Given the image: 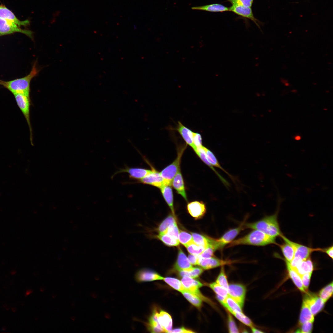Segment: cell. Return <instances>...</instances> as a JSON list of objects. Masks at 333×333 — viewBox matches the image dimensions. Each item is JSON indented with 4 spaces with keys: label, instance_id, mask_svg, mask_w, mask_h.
I'll list each match as a JSON object with an SVG mask.
<instances>
[{
    "label": "cell",
    "instance_id": "6da1fadb",
    "mask_svg": "<svg viewBox=\"0 0 333 333\" xmlns=\"http://www.w3.org/2000/svg\"><path fill=\"white\" fill-rule=\"evenodd\" d=\"M36 62H35L31 72L26 76L8 81L0 80V85L8 89L14 95L20 94L29 96L31 81L39 71L36 67Z\"/></svg>",
    "mask_w": 333,
    "mask_h": 333
},
{
    "label": "cell",
    "instance_id": "f546056e",
    "mask_svg": "<svg viewBox=\"0 0 333 333\" xmlns=\"http://www.w3.org/2000/svg\"><path fill=\"white\" fill-rule=\"evenodd\" d=\"M285 243L282 245L277 244L280 248L285 258V260L290 262L294 257V251L292 245L289 243L284 241Z\"/></svg>",
    "mask_w": 333,
    "mask_h": 333
},
{
    "label": "cell",
    "instance_id": "7bdbcfd3",
    "mask_svg": "<svg viewBox=\"0 0 333 333\" xmlns=\"http://www.w3.org/2000/svg\"><path fill=\"white\" fill-rule=\"evenodd\" d=\"M216 281L217 283L227 290L228 291L229 285L224 267H221L220 273Z\"/></svg>",
    "mask_w": 333,
    "mask_h": 333
},
{
    "label": "cell",
    "instance_id": "8fae6325",
    "mask_svg": "<svg viewBox=\"0 0 333 333\" xmlns=\"http://www.w3.org/2000/svg\"><path fill=\"white\" fill-rule=\"evenodd\" d=\"M181 281L185 289L195 294L202 300L208 301L207 298L202 295L199 289L203 286L202 283L193 278L187 276L183 277Z\"/></svg>",
    "mask_w": 333,
    "mask_h": 333
},
{
    "label": "cell",
    "instance_id": "f35d334b",
    "mask_svg": "<svg viewBox=\"0 0 333 333\" xmlns=\"http://www.w3.org/2000/svg\"><path fill=\"white\" fill-rule=\"evenodd\" d=\"M185 247L190 254L196 255H200L206 248L196 244L194 241L189 243Z\"/></svg>",
    "mask_w": 333,
    "mask_h": 333
},
{
    "label": "cell",
    "instance_id": "8d00e7d4",
    "mask_svg": "<svg viewBox=\"0 0 333 333\" xmlns=\"http://www.w3.org/2000/svg\"><path fill=\"white\" fill-rule=\"evenodd\" d=\"M332 294L333 283L332 282L320 290L319 296L325 303L332 296Z\"/></svg>",
    "mask_w": 333,
    "mask_h": 333
},
{
    "label": "cell",
    "instance_id": "8992f818",
    "mask_svg": "<svg viewBox=\"0 0 333 333\" xmlns=\"http://www.w3.org/2000/svg\"><path fill=\"white\" fill-rule=\"evenodd\" d=\"M15 33L24 34L33 39V32L30 30L21 28L15 23L0 18V36Z\"/></svg>",
    "mask_w": 333,
    "mask_h": 333
},
{
    "label": "cell",
    "instance_id": "ab89813d",
    "mask_svg": "<svg viewBox=\"0 0 333 333\" xmlns=\"http://www.w3.org/2000/svg\"><path fill=\"white\" fill-rule=\"evenodd\" d=\"M178 240L185 246L193 241L192 235L188 232L180 230L179 231Z\"/></svg>",
    "mask_w": 333,
    "mask_h": 333
},
{
    "label": "cell",
    "instance_id": "3957f363",
    "mask_svg": "<svg viewBox=\"0 0 333 333\" xmlns=\"http://www.w3.org/2000/svg\"><path fill=\"white\" fill-rule=\"evenodd\" d=\"M272 244H277L275 237L270 236L259 230L254 229L246 236L232 241L228 247L240 245L265 246Z\"/></svg>",
    "mask_w": 333,
    "mask_h": 333
},
{
    "label": "cell",
    "instance_id": "9f6ffc18",
    "mask_svg": "<svg viewBox=\"0 0 333 333\" xmlns=\"http://www.w3.org/2000/svg\"><path fill=\"white\" fill-rule=\"evenodd\" d=\"M33 292V290L31 289L27 290L26 291L25 293V296H27L32 294Z\"/></svg>",
    "mask_w": 333,
    "mask_h": 333
},
{
    "label": "cell",
    "instance_id": "db71d44e",
    "mask_svg": "<svg viewBox=\"0 0 333 333\" xmlns=\"http://www.w3.org/2000/svg\"><path fill=\"white\" fill-rule=\"evenodd\" d=\"M195 332L191 330L186 329L183 327L178 328L171 330L169 331L168 333H194Z\"/></svg>",
    "mask_w": 333,
    "mask_h": 333
},
{
    "label": "cell",
    "instance_id": "d4e9b609",
    "mask_svg": "<svg viewBox=\"0 0 333 333\" xmlns=\"http://www.w3.org/2000/svg\"><path fill=\"white\" fill-rule=\"evenodd\" d=\"M171 186L163 185L160 189L165 201L171 209L172 214L175 216L173 206V197Z\"/></svg>",
    "mask_w": 333,
    "mask_h": 333
},
{
    "label": "cell",
    "instance_id": "d6986e66",
    "mask_svg": "<svg viewBox=\"0 0 333 333\" xmlns=\"http://www.w3.org/2000/svg\"><path fill=\"white\" fill-rule=\"evenodd\" d=\"M178 252L177 259L174 266V269L179 271L191 269L192 266L186 255L179 247L178 248Z\"/></svg>",
    "mask_w": 333,
    "mask_h": 333
},
{
    "label": "cell",
    "instance_id": "b9f144b4",
    "mask_svg": "<svg viewBox=\"0 0 333 333\" xmlns=\"http://www.w3.org/2000/svg\"><path fill=\"white\" fill-rule=\"evenodd\" d=\"M209 287L218 295L224 298L228 295L227 290L218 284L216 282H214L209 284Z\"/></svg>",
    "mask_w": 333,
    "mask_h": 333
},
{
    "label": "cell",
    "instance_id": "1f68e13d",
    "mask_svg": "<svg viewBox=\"0 0 333 333\" xmlns=\"http://www.w3.org/2000/svg\"><path fill=\"white\" fill-rule=\"evenodd\" d=\"M181 292L186 299L194 306L198 308L201 307L202 301L199 297L185 289Z\"/></svg>",
    "mask_w": 333,
    "mask_h": 333
},
{
    "label": "cell",
    "instance_id": "f1b7e54d",
    "mask_svg": "<svg viewBox=\"0 0 333 333\" xmlns=\"http://www.w3.org/2000/svg\"><path fill=\"white\" fill-rule=\"evenodd\" d=\"M193 10H198L212 12H222L229 11V8L222 5L213 4L204 6H194L191 8Z\"/></svg>",
    "mask_w": 333,
    "mask_h": 333
},
{
    "label": "cell",
    "instance_id": "11a10c76",
    "mask_svg": "<svg viewBox=\"0 0 333 333\" xmlns=\"http://www.w3.org/2000/svg\"><path fill=\"white\" fill-rule=\"evenodd\" d=\"M322 252L325 253L329 257H331L332 259H333V248L332 245L327 248L322 249Z\"/></svg>",
    "mask_w": 333,
    "mask_h": 333
},
{
    "label": "cell",
    "instance_id": "484cf974",
    "mask_svg": "<svg viewBox=\"0 0 333 333\" xmlns=\"http://www.w3.org/2000/svg\"><path fill=\"white\" fill-rule=\"evenodd\" d=\"M294 269L300 277L306 273H312L314 269L313 263L309 257L306 260L302 261Z\"/></svg>",
    "mask_w": 333,
    "mask_h": 333
},
{
    "label": "cell",
    "instance_id": "52a82bcc",
    "mask_svg": "<svg viewBox=\"0 0 333 333\" xmlns=\"http://www.w3.org/2000/svg\"><path fill=\"white\" fill-rule=\"evenodd\" d=\"M285 241L290 245L293 247L294 251V257L302 260H305L310 257L311 253L314 251H322V249L313 248L309 247L297 243L290 241L282 234L280 236Z\"/></svg>",
    "mask_w": 333,
    "mask_h": 333
},
{
    "label": "cell",
    "instance_id": "ee69618b",
    "mask_svg": "<svg viewBox=\"0 0 333 333\" xmlns=\"http://www.w3.org/2000/svg\"><path fill=\"white\" fill-rule=\"evenodd\" d=\"M237 319L245 325L250 327L253 326V324L250 319L245 315L242 312L237 311L230 312Z\"/></svg>",
    "mask_w": 333,
    "mask_h": 333
},
{
    "label": "cell",
    "instance_id": "83f0119b",
    "mask_svg": "<svg viewBox=\"0 0 333 333\" xmlns=\"http://www.w3.org/2000/svg\"><path fill=\"white\" fill-rule=\"evenodd\" d=\"M195 151L202 161L215 172L223 183L227 186H228V183L215 169L213 166L208 161L206 157L205 151L204 148V146H202L200 147L197 148L196 149Z\"/></svg>",
    "mask_w": 333,
    "mask_h": 333
},
{
    "label": "cell",
    "instance_id": "4316f807",
    "mask_svg": "<svg viewBox=\"0 0 333 333\" xmlns=\"http://www.w3.org/2000/svg\"><path fill=\"white\" fill-rule=\"evenodd\" d=\"M314 319V316L312 314L308 305L303 300L300 315L299 324L301 325L307 321L313 322Z\"/></svg>",
    "mask_w": 333,
    "mask_h": 333
},
{
    "label": "cell",
    "instance_id": "f6af8a7d",
    "mask_svg": "<svg viewBox=\"0 0 333 333\" xmlns=\"http://www.w3.org/2000/svg\"><path fill=\"white\" fill-rule=\"evenodd\" d=\"M216 250V249L213 245L208 243L207 247L199 256L200 257L202 258H206L213 257L214 252Z\"/></svg>",
    "mask_w": 333,
    "mask_h": 333
},
{
    "label": "cell",
    "instance_id": "44dd1931",
    "mask_svg": "<svg viewBox=\"0 0 333 333\" xmlns=\"http://www.w3.org/2000/svg\"><path fill=\"white\" fill-rule=\"evenodd\" d=\"M228 8L229 11L250 19L258 25L257 22V20L254 17L251 7H246L240 5H232Z\"/></svg>",
    "mask_w": 333,
    "mask_h": 333
},
{
    "label": "cell",
    "instance_id": "2e32d148",
    "mask_svg": "<svg viewBox=\"0 0 333 333\" xmlns=\"http://www.w3.org/2000/svg\"><path fill=\"white\" fill-rule=\"evenodd\" d=\"M135 278L136 281L138 282L163 280L164 278L156 272L147 269L139 270L136 273Z\"/></svg>",
    "mask_w": 333,
    "mask_h": 333
},
{
    "label": "cell",
    "instance_id": "60d3db41",
    "mask_svg": "<svg viewBox=\"0 0 333 333\" xmlns=\"http://www.w3.org/2000/svg\"><path fill=\"white\" fill-rule=\"evenodd\" d=\"M193 241L196 244L206 248L208 245V240L205 236L198 233L191 232Z\"/></svg>",
    "mask_w": 333,
    "mask_h": 333
},
{
    "label": "cell",
    "instance_id": "9c48e42d",
    "mask_svg": "<svg viewBox=\"0 0 333 333\" xmlns=\"http://www.w3.org/2000/svg\"><path fill=\"white\" fill-rule=\"evenodd\" d=\"M244 224L245 221L238 227L229 230L220 238L215 239V242L217 249H222L226 245L232 242L240 232L245 228Z\"/></svg>",
    "mask_w": 333,
    "mask_h": 333
},
{
    "label": "cell",
    "instance_id": "6f0895ef",
    "mask_svg": "<svg viewBox=\"0 0 333 333\" xmlns=\"http://www.w3.org/2000/svg\"><path fill=\"white\" fill-rule=\"evenodd\" d=\"M252 331L253 333H262L263 332L253 327H251Z\"/></svg>",
    "mask_w": 333,
    "mask_h": 333
},
{
    "label": "cell",
    "instance_id": "ba28073f",
    "mask_svg": "<svg viewBox=\"0 0 333 333\" xmlns=\"http://www.w3.org/2000/svg\"><path fill=\"white\" fill-rule=\"evenodd\" d=\"M145 160L150 166L151 171L143 178L134 183L148 184L160 188L163 185V178L160 173L155 170L146 160L145 159Z\"/></svg>",
    "mask_w": 333,
    "mask_h": 333
},
{
    "label": "cell",
    "instance_id": "7dc6e473",
    "mask_svg": "<svg viewBox=\"0 0 333 333\" xmlns=\"http://www.w3.org/2000/svg\"><path fill=\"white\" fill-rule=\"evenodd\" d=\"M313 322L307 321L301 325V327L297 330L296 332L308 333L311 332L313 327Z\"/></svg>",
    "mask_w": 333,
    "mask_h": 333
},
{
    "label": "cell",
    "instance_id": "7c38bea8",
    "mask_svg": "<svg viewBox=\"0 0 333 333\" xmlns=\"http://www.w3.org/2000/svg\"><path fill=\"white\" fill-rule=\"evenodd\" d=\"M303 300L307 304L314 316L323 309L325 303L319 296L310 294L306 295Z\"/></svg>",
    "mask_w": 333,
    "mask_h": 333
},
{
    "label": "cell",
    "instance_id": "603a6c76",
    "mask_svg": "<svg viewBox=\"0 0 333 333\" xmlns=\"http://www.w3.org/2000/svg\"><path fill=\"white\" fill-rule=\"evenodd\" d=\"M158 323L165 330L166 332L171 330L172 326V318L167 312L161 310L158 312Z\"/></svg>",
    "mask_w": 333,
    "mask_h": 333
},
{
    "label": "cell",
    "instance_id": "836d02e7",
    "mask_svg": "<svg viewBox=\"0 0 333 333\" xmlns=\"http://www.w3.org/2000/svg\"><path fill=\"white\" fill-rule=\"evenodd\" d=\"M176 222L175 216L173 214L169 215L159 225L158 231L159 234L164 233L172 224Z\"/></svg>",
    "mask_w": 333,
    "mask_h": 333
},
{
    "label": "cell",
    "instance_id": "e575fe53",
    "mask_svg": "<svg viewBox=\"0 0 333 333\" xmlns=\"http://www.w3.org/2000/svg\"><path fill=\"white\" fill-rule=\"evenodd\" d=\"M156 237L168 246H177L179 245V242L178 240L166 234H159L156 236Z\"/></svg>",
    "mask_w": 333,
    "mask_h": 333
},
{
    "label": "cell",
    "instance_id": "cb8c5ba5",
    "mask_svg": "<svg viewBox=\"0 0 333 333\" xmlns=\"http://www.w3.org/2000/svg\"><path fill=\"white\" fill-rule=\"evenodd\" d=\"M289 275L294 283L301 291L306 293L302 283L301 277L294 269L291 267L290 263L285 259Z\"/></svg>",
    "mask_w": 333,
    "mask_h": 333
},
{
    "label": "cell",
    "instance_id": "681fc988",
    "mask_svg": "<svg viewBox=\"0 0 333 333\" xmlns=\"http://www.w3.org/2000/svg\"><path fill=\"white\" fill-rule=\"evenodd\" d=\"M228 329L230 333L239 332L235 323L232 316L230 314H228Z\"/></svg>",
    "mask_w": 333,
    "mask_h": 333
},
{
    "label": "cell",
    "instance_id": "ac0fdd59",
    "mask_svg": "<svg viewBox=\"0 0 333 333\" xmlns=\"http://www.w3.org/2000/svg\"><path fill=\"white\" fill-rule=\"evenodd\" d=\"M176 129L186 143L190 146L195 151L197 147L194 145L193 142V132L179 121Z\"/></svg>",
    "mask_w": 333,
    "mask_h": 333
},
{
    "label": "cell",
    "instance_id": "c3c4849f",
    "mask_svg": "<svg viewBox=\"0 0 333 333\" xmlns=\"http://www.w3.org/2000/svg\"><path fill=\"white\" fill-rule=\"evenodd\" d=\"M253 0H228L232 5H240L248 7H251Z\"/></svg>",
    "mask_w": 333,
    "mask_h": 333
},
{
    "label": "cell",
    "instance_id": "f5cc1de1",
    "mask_svg": "<svg viewBox=\"0 0 333 333\" xmlns=\"http://www.w3.org/2000/svg\"><path fill=\"white\" fill-rule=\"evenodd\" d=\"M188 259L190 263L193 265H198L199 255L190 254L188 255Z\"/></svg>",
    "mask_w": 333,
    "mask_h": 333
},
{
    "label": "cell",
    "instance_id": "d6a6232c",
    "mask_svg": "<svg viewBox=\"0 0 333 333\" xmlns=\"http://www.w3.org/2000/svg\"><path fill=\"white\" fill-rule=\"evenodd\" d=\"M179 276L181 277L187 276L193 278L198 277L203 272V269L200 267H192L188 270H181L178 271Z\"/></svg>",
    "mask_w": 333,
    "mask_h": 333
},
{
    "label": "cell",
    "instance_id": "ffe728a7",
    "mask_svg": "<svg viewBox=\"0 0 333 333\" xmlns=\"http://www.w3.org/2000/svg\"><path fill=\"white\" fill-rule=\"evenodd\" d=\"M158 311L154 309L148 319L146 326L148 330L152 333L166 332L165 330L160 325L158 320Z\"/></svg>",
    "mask_w": 333,
    "mask_h": 333
},
{
    "label": "cell",
    "instance_id": "9a60e30c",
    "mask_svg": "<svg viewBox=\"0 0 333 333\" xmlns=\"http://www.w3.org/2000/svg\"><path fill=\"white\" fill-rule=\"evenodd\" d=\"M0 18L13 22L20 27H26L30 24L29 20H20L12 11L2 4H0Z\"/></svg>",
    "mask_w": 333,
    "mask_h": 333
},
{
    "label": "cell",
    "instance_id": "680465c9",
    "mask_svg": "<svg viewBox=\"0 0 333 333\" xmlns=\"http://www.w3.org/2000/svg\"><path fill=\"white\" fill-rule=\"evenodd\" d=\"M301 138V137L300 136L298 135L296 136L294 138V139L296 140H300Z\"/></svg>",
    "mask_w": 333,
    "mask_h": 333
},
{
    "label": "cell",
    "instance_id": "816d5d0a",
    "mask_svg": "<svg viewBox=\"0 0 333 333\" xmlns=\"http://www.w3.org/2000/svg\"><path fill=\"white\" fill-rule=\"evenodd\" d=\"M193 142L194 145L197 147H201L202 138L200 134L193 132Z\"/></svg>",
    "mask_w": 333,
    "mask_h": 333
},
{
    "label": "cell",
    "instance_id": "4dcf8cb0",
    "mask_svg": "<svg viewBox=\"0 0 333 333\" xmlns=\"http://www.w3.org/2000/svg\"><path fill=\"white\" fill-rule=\"evenodd\" d=\"M221 303L230 312L232 311L242 312V307L228 295Z\"/></svg>",
    "mask_w": 333,
    "mask_h": 333
},
{
    "label": "cell",
    "instance_id": "4fadbf2b",
    "mask_svg": "<svg viewBox=\"0 0 333 333\" xmlns=\"http://www.w3.org/2000/svg\"><path fill=\"white\" fill-rule=\"evenodd\" d=\"M198 265L204 269H208L226 264H231L233 261L230 260H223L212 257L208 258H202L199 256Z\"/></svg>",
    "mask_w": 333,
    "mask_h": 333
},
{
    "label": "cell",
    "instance_id": "f907efd6",
    "mask_svg": "<svg viewBox=\"0 0 333 333\" xmlns=\"http://www.w3.org/2000/svg\"><path fill=\"white\" fill-rule=\"evenodd\" d=\"M312 273H305L301 276L303 286L307 292L308 289Z\"/></svg>",
    "mask_w": 333,
    "mask_h": 333
},
{
    "label": "cell",
    "instance_id": "277c9868",
    "mask_svg": "<svg viewBox=\"0 0 333 333\" xmlns=\"http://www.w3.org/2000/svg\"><path fill=\"white\" fill-rule=\"evenodd\" d=\"M185 148L184 146L181 148L178 151L175 159L160 172L163 179V185L171 186L172 179L180 170L181 160Z\"/></svg>",
    "mask_w": 333,
    "mask_h": 333
},
{
    "label": "cell",
    "instance_id": "74e56055",
    "mask_svg": "<svg viewBox=\"0 0 333 333\" xmlns=\"http://www.w3.org/2000/svg\"><path fill=\"white\" fill-rule=\"evenodd\" d=\"M204 148L205 151L207 158L211 164L212 166H214L220 168L228 174L230 176H231L221 166L213 153L205 147L204 146Z\"/></svg>",
    "mask_w": 333,
    "mask_h": 333
},
{
    "label": "cell",
    "instance_id": "7402d4cb",
    "mask_svg": "<svg viewBox=\"0 0 333 333\" xmlns=\"http://www.w3.org/2000/svg\"><path fill=\"white\" fill-rule=\"evenodd\" d=\"M171 185L176 190L177 193L180 195L187 201V200L184 181L180 170L172 179Z\"/></svg>",
    "mask_w": 333,
    "mask_h": 333
},
{
    "label": "cell",
    "instance_id": "5b68a950",
    "mask_svg": "<svg viewBox=\"0 0 333 333\" xmlns=\"http://www.w3.org/2000/svg\"><path fill=\"white\" fill-rule=\"evenodd\" d=\"M14 96L17 104L24 115L27 123L30 130V141L31 145H33L32 129L30 120V96L20 94H14Z\"/></svg>",
    "mask_w": 333,
    "mask_h": 333
},
{
    "label": "cell",
    "instance_id": "7a4b0ae2",
    "mask_svg": "<svg viewBox=\"0 0 333 333\" xmlns=\"http://www.w3.org/2000/svg\"><path fill=\"white\" fill-rule=\"evenodd\" d=\"M277 212L275 214L267 216L257 222L245 224V228L257 230L270 236L275 237L282 233L277 220Z\"/></svg>",
    "mask_w": 333,
    "mask_h": 333
},
{
    "label": "cell",
    "instance_id": "5bb4252c",
    "mask_svg": "<svg viewBox=\"0 0 333 333\" xmlns=\"http://www.w3.org/2000/svg\"><path fill=\"white\" fill-rule=\"evenodd\" d=\"M151 171V170L141 167H132L126 166L124 168L120 169L115 172L113 176L119 173H126L128 174L130 179L136 180L137 181L143 178Z\"/></svg>",
    "mask_w": 333,
    "mask_h": 333
},
{
    "label": "cell",
    "instance_id": "e0dca14e",
    "mask_svg": "<svg viewBox=\"0 0 333 333\" xmlns=\"http://www.w3.org/2000/svg\"><path fill=\"white\" fill-rule=\"evenodd\" d=\"M188 212L196 219L202 217L206 212V207L202 201H194L189 203L187 206Z\"/></svg>",
    "mask_w": 333,
    "mask_h": 333
},
{
    "label": "cell",
    "instance_id": "30bf717a",
    "mask_svg": "<svg viewBox=\"0 0 333 333\" xmlns=\"http://www.w3.org/2000/svg\"><path fill=\"white\" fill-rule=\"evenodd\" d=\"M228 295L242 307L244 305L246 289L239 284H231L228 286Z\"/></svg>",
    "mask_w": 333,
    "mask_h": 333
},
{
    "label": "cell",
    "instance_id": "bcb514c9",
    "mask_svg": "<svg viewBox=\"0 0 333 333\" xmlns=\"http://www.w3.org/2000/svg\"><path fill=\"white\" fill-rule=\"evenodd\" d=\"M179 233V230L176 222L171 225L164 233L178 240Z\"/></svg>",
    "mask_w": 333,
    "mask_h": 333
},
{
    "label": "cell",
    "instance_id": "d590c367",
    "mask_svg": "<svg viewBox=\"0 0 333 333\" xmlns=\"http://www.w3.org/2000/svg\"><path fill=\"white\" fill-rule=\"evenodd\" d=\"M163 280L172 288L180 292L185 289L181 282L176 278L171 277L164 278Z\"/></svg>",
    "mask_w": 333,
    "mask_h": 333
}]
</instances>
